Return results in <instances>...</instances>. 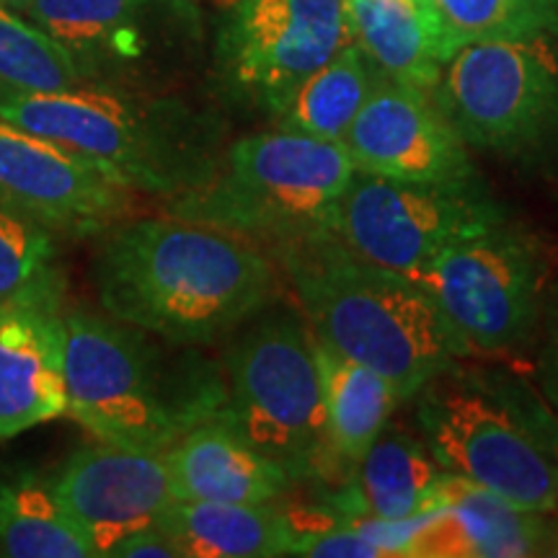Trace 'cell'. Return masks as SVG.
Masks as SVG:
<instances>
[{
    "label": "cell",
    "instance_id": "cell-11",
    "mask_svg": "<svg viewBox=\"0 0 558 558\" xmlns=\"http://www.w3.org/2000/svg\"><path fill=\"white\" fill-rule=\"evenodd\" d=\"M507 218H512L509 207L486 181L414 184L354 171L339 202L333 235L362 259L411 275Z\"/></svg>",
    "mask_w": 558,
    "mask_h": 558
},
{
    "label": "cell",
    "instance_id": "cell-13",
    "mask_svg": "<svg viewBox=\"0 0 558 558\" xmlns=\"http://www.w3.org/2000/svg\"><path fill=\"white\" fill-rule=\"evenodd\" d=\"M354 171L414 184H476L473 153L427 90L375 73L365 104L341 140Z\"/></svg>",
    "mask_w": 558,
    "mask_h": 558
},
{
    "label": "cell",
    "instance_id": "cell-23",
    "mask_svg": "<svg viewBox=\"0 0 558 558\" xmlns=\"http://www.w3.org/2000/svg\"><path fill=\"white\" fill-rule=\"evenodd\" d=\"M0 554L11 558H96V548L54 497L50 481L29 473H0Z\"/></svg>",
    "mask_w": 558,
    "mask_h": 558
},
{
    "label": "cell",
    "instance_id": "cell-29",
    "mask_svg": "<svg viewBox=\"0 0 558 558\" xmlns=\"http://www.w3.org/2000/svg\"><path fill=\"white\" fill-rule=\"evenodd\" d=\"M107 558H179V550L158 525L137 530L109 550Z\"/></svg>",
    "mask_w": 558,
    "mask_h": 558
},
{
    "label": "cell",
    "instance_id": "cell-18",
    "mask_svg": "<svg viewBox=\"0 0 558 558\" xmlns=\"http://www.w3.org/2000/svg\"><path fill=\"white\" fill-rule=\"evenodd\" d=\"M156 0H32L26 19L73 54L83 83L132 75L153 50Z\"/></svg>",
    "mask_w": 558,
    "mask_h": 558
},
{
    "label": "cell",
    "instance_id": "cell-14",
    "mask_svg": "<svg viewBox=\"0 0 558 558\" xmlns=\"http://www.w3.org/2000/svg\"><path fill=\"white\" fill-rule=\"evenodd\" d=\"M50 484L94 543L96 556H107L122 538L156 525L177 501L163 452L117 448L99 439L75 450Z\"/></svg>",
    "mask_w": 558,
    "mask_h": 558
},
{
    "label": "cell",
    "instance_id": "cell-9",
    "mask_svg": "<svg viewBox=\"0 0 558 558\" xmlns=\"http://www.w3.org/2000/svg\"><path fill=\"white\" fill-rule=\"evenodd\" d=\"M409 277L437 300L473 360H512L533 352L554 254L541 233L507 218Z\"/></svg>",
    "mask_w": 558,
    "mask_h": 558
},
{
    "label": "cell",
    "instance_id": "cell-20",
    "mask_svg": "<svg viewBox=\"0 0 558 558\" xmlns=\"http://www.w3.org/2000/svg\"><path fill=\"white\" fill-rule=\"evenodd\" d=\"M344 13L380 73L427 94L437 86L452 52L429 0H344Z\"/></svg>",
    "mask_w": 558,
    "mask_h": 558
},
{
    "label": "cell",
    "instance_id": "cell-27",
    "mask_svg": "<svg viewBox=\"0 0 558 558\" xmlns=\"http://www.w3.org/2000/svg\"><path fill=\"white\" fill-rule=\"evenodd\" d=\"M81 83V70L65 47L34 21L0 5V86L52 94Z\"/></svg>",
    "mask_w": 558,
    "mask_h": 558
},
{
    "label": "cell",
    "instance_id": "cell-22",
    "mask_svg": "<svg viewBox=\"0 0 558 558\" xmlns=\"http://www.w3.org/2000/svg\"><path fill=\"white\" fill-rule=\"evenodd\" d=\"M316 360L324 396L326 442L333 465L352 471L378 439L399 407V396L375 369L344 357L316 339Z\"/></svg>",
    "mask_w": 558,
    "mask_h": 558
},
{
    "label": "cell",
    "instance_id": "cell-12",
    "mask_svg": "<svg viewBox=\"0 0 558 558\" xmlns=\"http://www.w3.org/2000/svg\"><path fill=\"white\" fill-rule=\"evenodd\" d=\"M0 197L58 239H90L128 220L135 192L65 145L0 120Z\"/></svg>",
    "mask_w": 558,
    "mask_h": 558
},
{
    "label": "cell",
    "instance_id": "cell-7",
    "mask_svg": "<svg viewBox=\"0 0 558 558\" xmlns=\"http://www.w3.org/2000/svg\"><path fill=\"white\" fill-rule=\"evenodd\" d=\"M220 418L300 481L333 469L326 442L316 333L298 303L277 295L226 339Z\"/></svg>",
    "mask_w": 558,
    "mask_h": 558
},
{
    "label": "cell",
    "instance_id": "cell-1",
    "mask_svg": "<svg viewBox=\"0 0 558 558\" xmlns=\"http://www.w3.org/2000/svg\"><path fill=\"white\" fill-rule=\"evenodd\" d=\"M90 279L107 316L190 347L226 341L284 292L267 248L166 213L99 233Z\"/></svg>",
    "mask_w": 558,
    "mask_h": 558
},
{
    "label": "cell",
    "instance_id": "cell-8",
    "mask_svg": "<svg viewBox=\"0 0 558 558\" xmlns=\"http://www.w3.org/2000/svg\"><path fill=\"white\" fill-rule=\"evenodd\" d=\"M429 96L471 153L558 186V34L463 47Z\"/></svg>",
    "mask_w": 558,
    "mask_h": 558
},
{
    "label": "cell",
    "instance_id": "cell-31",
    "mask_svg": "<svg viewBox=\"0 0 558 558\" xmlns=\"http://www.w3.org/2000/svg\"><path fill=\"white\" fill-rule=\"evenodd\" d=\"M550 556H558V514H556V541H554V554Z\"/></svg>",
    "mask_w": 558,
    "mask_h": 558
},
{
    "label": "cell",
    "instance_id": "cell-3",
    "mask_svg": "<svg viewBox=\"0 0 558 558\" xmlns=\"http://www.w3.org/2000/svg\"><path fill=\"white\" fill-rule=\"evenodd\" d=\"M68 414L99 442L166 452L226 409L220 362L86 308H62Z\"/></svg>",
    "mask_w": 558,
    "mask_h": 558
},
{
    "label": "cell",
    "instance_id": "cell-28",
    "mask_svg": "<svg viewBox=\"0 0 558 558\" xmlns=\"http://www.w3.org/2000/svg\"><path fill=\"white\" fill-rule=\"evenodd\" d=\"M533 380L558 414V277L554 275L543 303L541 326L533 344Z\"/></svg>",
    "mask_w": 558,
    "mask_h": 558
},
{
    "label": "cell",
    "instance_id": "cell-24",
    "mask_svg": "<svg viewBox=\"0 0 558 558\" xmlns=\"http://www.w3.org/2000/svg\"><path fill=\"white\" fill-rule=\"evenodd\" d=\"M378 68L357 41H349L303 81L271 128L341 143L373 88Z\"/></svg>",
    "mask_w": 558,
    "mask_h": 558
},
{
    "label": "cell",
    "instance_id": "cell-25",
    "mask_svg": "<svg viewBox=\"0 0 558 558\" xmlns=\"http://www.w3.org/2000/svg\"><path fill=\"white\" fill-rule=\"evenodd\" d=\"M60 239L0 197V305H62Z\"/></svg>",
    "mask_w": 558,
    "mask_h": 558
},
{
    "label": "cell",
    "instance_id": "cell-30",
    "mask_svg": "<svg viewBox=\"0 0 558 558\" xmlns=\"http://www.w3.org/2000/svg\"><path fill=\"white\" fill-rule=\"evenodd\" d=\"M32 0H0V5H5V9L16 11V13H24L26 9H29Z\"/></svg>",
    "mask_w": 558,
    "mask_h": 558
},
{
    "label": "cell",
    "instance_id": "cell-21",
    "mask_svg": "<svg viewBox=\"0 0 558 558\" xmlns=\"http://www.w3.org/2000/svg\"><path fill=\"white\" fill-rule=\"evenodd\" d=\"M156 525L179 558H279L298 548L295 522L275 505L177 499Z\"/></svg>",
    "mask_w": 558,
    "mask_h": 558
},
{
    "label": "cell",
    "instance_id": "cell-10",
    "mask_svg": "<svg viewBox=\"0 0 558 558\" xmlns=\"http://www.w3.org/2000/svg\"><path fill=\"white\" fill-rule=\"evenodd\" d=\"M349 41L344 0H233L215 37V73L230 107L271 124Z\"/></svg>",
    "mask_w": 558,
    "mask_h": 558
},
{
    "label": "cell",
    "instance_id": "cell-16",
    "mask_svg": "<svg viewBox=\"0 0 558 558\" xmlns=\"http://www.w3.org/2000/svg\"><path fill=\"white\" fill-rule=\"evenodd\" d=\"M65 414L62 305H0V439Z\"/></svg>",
    "mask_w": 558,
    "mask_h": 558
},
{
    "label": "cell",
    "instance_id": "cell-4",
    "mask_svg": "<svg viewBox=\"0 0 558 558\" xmlns=\"http://www.w3.org/2000/svg\"><path fill=\"white\" fill-rule=\"evenodd\" d=\"M0 120L54 140L130 192L163 202L205 184L230 143L228 124L215 111L101 83L52 94L0 86Z\"/></svg>",
    "mask_w": 558,
    "mask_h": 558
},
{
    "label": "cell",
    "instance_id": "cell-17",
    "mask_svg": "<svg viewBox=\"0 0 558 558\" xmlns=\"http://www.w3.org/2000/svg\"><path fill=\"white\" fill-rule=\"evenodd\" d=\"M163 456L173 497L181 501L277 505L295 486L220 416L186 432Z\"/></svg>",
    "mask_w": 558,
    "mask_h": 558
},
{
    "label": "cell",
    "instance_id": "cell-6",
    "mask_svg": "<svg viewBox=\"0 0 558 558\" xmlns=\"http://www.w3.org/2000/svg\"><path fill=\"white\" fill-rule=\"evenodd\" d=\"M352 177L341 143L271 128L230 140L218 171L197 190L166 199L163 213L275 251L333 233Z\"/></svg>",
    "mask_w": 558,
    "mask_h": 558
},
{
    "label": "cell",
    "instance_id": "cell-2",
    "mask_svg": "<svg viewBox=\"0 0 558 558\" xmlns=\"http://www.w3.org/2000/svg\"><path fill=\"white\" fill-rule=\"evenodd\" d=\"M318 341L388 380L399 401L473 360L437 300L414 277L362 259L337 235L269 251Z\"/></svg>",
    "mask_w": 558,
    "mask_h": 558
},
{
    "label": "cell",
    "instance_id": "cell-15",
    "mask_svg": "<svg viewBox=\"0 0 558 558\" xmlns=\"http://www.w3.org/2000/svg\"><path fill=\"white\" fill-rule=\"evenodd\" d=\"M445 507L435 509L411 543L418 558H525L550 556L556 514L509 505L488 488L442 473Z\"/></svg>",
    "mask_w": 558,
    "mask_h": 558
},
{
    "label": "cell",
    "instance_id": "cell-5",
    "mask_svg": "<svg viewBox=\"0 0 558 558\" xmlns=\"http://www.w3.org/2000/svg\"><path fill=\"white\" fill-rule=\"evenodd\" d=\"M409 401L416 435L442 471L520 509L558 514V414L535 380L460 360Z\"/></svg>",
    "mask_w": 558,
    "mask_h": 558
},
{
    "label": "cell",
    "instance_id": "cell-26",
    "mask_svg": "<svg viewBox=\"0 0 558 558\" xmlns=\"http://www.w3.org/2000/svg\"><path fill=\"white\" fill-rule=\"evenodd\" d=\"M450 52L558 34V0H429Z\"/></svg>",
    "mask_w": 558,
    "mask_h": 558
},
{
    "label": "cell",
    "instance_id": "cell-19",
    "mask_svg": "<svg viewBox=\"0 0 558 558\" xmlns=\"http://www.w3.org/2000/svg\"><path fill=\"white\" fill-rule=\"evenodd\" d=\"M442 473L422 437L388 422L324 509L386 522L418 518L445 507Z\"/></svg>",
    "mask_w": 558,
    "mask_h": 558
}]
</instances>
